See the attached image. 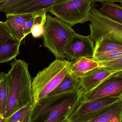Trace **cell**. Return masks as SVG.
Returning <instances> with one entry per match:
<instances>
[{
  "mask_svg": "<svg viewBox=\"0 0 122 122\" xmlns=\"http://www.w3.org/2000/svg\"><path fill=\"white\" fill-rule=\"evenodd\" d=\"M116 50H122V45L101 39L95 42L93 56Z\"/></svg>",
  "mask_w": 122,
  "mask_h": 122,
  "instance_id": "20",
  "label": "cell"
},
{
  "mask_svg": "<svg viewBox=\"0 0 122 122\" xmlns=\"http://www.w3.org/2000/svg\"><path fill=\"white\" fill-rule=\"evenodd\" d=\"M72 62L56 59L40 71L32 80L33 104L49 95L69 72Z\"/></svg>",
  "mask_w": 122,
  "mask_h": 122,
  "instance_id": "3",
  "label": "cell"
},
{
  "mask_svg": "<svg viewBox=\"0 0 122 122\" xmlns=\"http://www.w3.org/2000/svg\"><path fill=\"white\" fill-rule=\"evenodd\" d=\"M76 33L72 27L56 17L47 15L43 45L56 59L65 60L66 48Z\"/></svg>",
  "mask_w": 122,
  "mask_h": 122,
  "instance_id": "4",
  "label": "cell"
},
{
  "mask_svg": "<svg viewBox=\"0 0 122 122\" xmlns=\"http://www.w3.org/2000/svg\"><path fill=\"white\" fill-rule=\"evenodd\" d=\"M122 58V50H116L93 56V58L97 62L107 61Z\"/></svg>",
  "mask_w": 122,
  "mask_h": 122,
  "instance_id": "23",
  "label": "cell"
},
{
  "mask_svg": "<svg viewBox=\"0 0 122 122\" xmlns=\"http://www.w3.org/2000/svg\"><path fill=\"white\" fill-rule=\"evenodd\" d=\"M29 119H28V120H25L23 121H20L18 122H29Z\"/></svg>",
  "mask_w": 122,
  "mask_h": 122,
  "instance_id": "29",
  "label": "cell"
},
{
  "mask_svg": "<svg viewBox=\"0 0 122 122\" xmlns=\"http://www.w3.org/2000/svg\"><path fill=\"white\" fill-rule=\"evenodd\" d=\"M122 75V71L110 70L102 68L93 70L80 79V88L82 93L88 92L112 77Z\"/></svg>",
  "mask_w": 122,
  "mask_h": 122,
  "instance_id": "10",
  "label": "cell"
},
{
  "mask_svg": "<svg viewBox=\"0 0 122 122\" xmlns=\"http://www.w3.org/2000/svg\"><path fill=\"white\" fill-rule=\"evenodd\" d=\"M28 0H1L0 2V11L6 15H11L22 7Z\"/></svg>",
  "mask_w": 122,
  "mask_h": 122,
  "instance_id": "21",
  "label": "cell"
},
{
  "mask_svg": "<svg viewBox=\"0 0 122 122\" xmlns=\"http://www.w3.org/2000/svg\"><path fill=\"white\" fill-rule=\"evenodd\" d=\"M102 4L98 10L110 19L122 24V7L115 2H122V0H97Z\"/></svg>",
  "mask_w": 122,
  "mask_h": 122,
  "instance_id": "14",
  "label": "cell"
},
{
  "mask_svg": "<svg viewBox=\"0 0 122 122\" xmlns=\"http://www.w3.org/2000/svg\"><path fill=\"white\" fill-rule=\"evenodd\" d=\"M94 51V43L89 36L76 33L67 46L65 54L66 58L74 62L82 57L93 58Z\"/></svg>",
  "mask_w": 122,
  "mask_h": 122,
  "instance_id": "8",
  "label": "cell"
},
{
  "mask_svg": "<svg viewBox=\"0 0 122 122\" xmlns=\"http://www.w3.org/2000/svg\"><path fill=\"white\" fill-rule=\"evenodd\" d=\"M33 105V101L7 117L5 122H18L29 119Z\"/></svg>",
  "mask_w": 122,
  "mask_h": 122,
  "instance_id": "22",
  "label": "cell"
},
{
  "mask_svg": "<svg viewBox=\"0 0 122 122\" xmlns=\"http://www.w3.org/2000/svg\"><path fill=\"white\" fill-rule=\"evenodd\" d=\"M98 62L99 68L114 71H122V58Z\"/></svg>",
  "mask_w": 122,
  "mask_h": 122,
  "instance_id": "24",
  "label": "cell"
},
{
  "mask_svg": "<svg viewBox=\"0 0 122 122\" xmlns=\"http://www.w3.org/2000/svg\"><path fill=\"white\" fill-rule=\"evenodd\" d=\"M122 101L112 106L96 120L90 122H122Z\"/></svg>",
  "mask_w": 122,
  "mask_h": 122,
  "instance_id": "17",
  "label": "cell"
},
{
  "mask_svg": "<svg viewBox=\"0 0 122 122\" xmlns=\"http://www.w3.org/2000/svg\"><path fill=\"white\" fill-rule=\"evenodd\" d=\"M7 118H0V122H5V121L7 120Z\"/></svg>",
  "mask_w": 122,
  "mask_h": 122,
  "instance_id": "28",
  "label": "cell"
},
{
  "mask_svg": "<svg viewBox=\"0 0 122 122\" xmlns=\"http://www.w3.org/2000/svg\"><path fill=\"white\" fill-rule=\"evenodd\" d=\"M96 3L93 5L88 13L91 40L93 43L103 39L122 45V24L99 12L96 8Z\"/></svg>",
  "mask_w": 122,
  "mask_h": 122,
  "instance_id": "5",
  "label": "cell"
},
{
  "mask_svg": "<svg viewBox=\"0 0 122 122\" xmlns=\"http://www.w3.org/2000/svg\"><path fill=\"white\" fill-rule=\"evenodd\" d=\"M37 13L6 15L7 20L5 22L15 41L22 42L26 37L25 32V23Z\"/></svg>",
  "mask_w": 122,
  "mask_h": 122,
  "instance_id": "11",
  "label": "cell"
},
{
  "mask_svg": "<svg viewBox=\"0 0 122 122\" xmlns=\"http://www.w3.org/2000/svg\"><path fill=\"white\" fill-rule=\"evenodd\" d=\"M97 0H59L48 12L71 27L89 21V10Z\"/></svg>",
  "mask_w": 122,
  "mask_h": 122,
  "instance_id": "6",
  "label": "cell"
},
{
  "mask_svg": "<svg viewBox=\"0 0 122 122\" xmlns=\"http://www.w3.org/2000/svg\"><path fill=\"white\" fill-rule=\"evenodd\" d=\"M82 100L81 91L47 95L33 105L29 122H55L70 115Z\"/></svg>",
  "mask_w": 122,
  "mask_h": 122,
  "instance_id": "2",
  "label": "cell"
},
{
  "mask_svg": "<svg viewBox=\"0 0 122 122\" xmlns=\"http://www.w3.org/2000/svg\"><path fill=\"white\" fill-rule=\"evenodd\" d=\"M8 73L10 83V94L5 113L8 117L32 102V78L28 64L25 61L15 59L10 64Z\"/></svg>",
  "mask_w": 122,
  "mask_h": 122,
  "instance_id": "1",
  "label": "cell"
},
{
  "mask_svg": "<svg viewBox=\"0 0 122 122\" xmlns=\"http://www.w3.org/2000/svg\"><path fill=\"white\" fill-rule=\"evenodd\" d=\"M59 0H28L22 7L11 15L33 13L48 12L51 8Z\"/></svg>",
  "mask_w": 122,
  "mask_h": 122,
  "instance_id": "12",
  "label": "cell"
},
{
  "mask_svg": "<svg viewBox=\"0 0 122 122\" xmlns=\"http://www.w3.org/2000/svg\"><path fill=\"white\" fill-rule=\"evenodd\" d=\"M1 0H0V2H1Z\"/></svg>",
  "mask_w": 122,
  "mask_h": 122,
  "instance_id": "31",
  "label": "cell"
},
{
  "mask_svg": "<svg viewBox=\"0 0 122 122\" xmlns=\"http://www.w3.org/2000/svg\"><path fill=\"white\" fill-rule=\"evenodd\" d=\"M81 91L80 79L73 76L69 72L65 76L56 88L48 95H54L65 93Z\"/></svg>",
  "mask_w": 122,
  "mask_h": 122,
  "instance_id": "15",
  "label": "cell"
},
{
  "mask_svg": "<svg viewBox=\"0 0 122 122\" xmlns=\"http://www.w3.org/2000/svg\"><path fill=\"white\" fill-rule=\"evenodd\" d=\"M10 94V83L7 73H0V113L3 116L6 111Z\"/></svg>",
  "mask_w": 122,
  "mask_h": 122,
  "instance_id": "18",
  "label": "cell"
},
{
  "mask_svg": "<svg viewBox=\"0 0 122 122\" xmlns=\"http://www.w3.org/2000/svg\"><path fill=\"white\" fill-rule=\"evenodd\" d=\"M122 94V75L110 78L85 93H82L83 101L96 99Z\"/></svg>",
  "mask_w": 122,
  "mask_h": 122,
  "instance_id": "9",
  "label": "cell"
},
{
  "mask_svg": "<svg viewBox=\"0 0 122 122\" xmlns=\"http://www.w3.org/2000/svg\"><path fill=\"white\" fill-rule=\"evenodd\" d=\"M38 13H36L34 16H33L31 18L29 19L25 23V32L26 37L27 36L29 35L30 33H31V29H32V27L33 26V24H34L35 16Z\"/></svg>",
  "mask_w": 122,
  "mask_h": 122,
  "instance_id": "26",
  "label": "cell"
},
{
  "mask_svg": "<svg viewBox=\"0 0 122 122\" xmlns=\"http://www.w3.org/2000/svg\"><path fill=\"white\" fill-rule=\"evenodd\" d=\"M122 101V94L90 101L82 100L68 116V122H90L96 120L111 107Z\"/></svg>",
  "mask_w": 122,
  "mask_h": 122,
  "instance_id": "7",
  "label": "cell"
},
{
  "mask_svg": "<svg viewBox=\"0 0 122 122\" xmlns=\"http://www.w3.org/2000/svg\"><path fill=\"white\" fill-rule=\"evenodd\" d=\"M12 41L14 40L6 22L0 21V46Z\"/></svg>",
  "mask_w": 122,
  "mask_h": 122,
  "instance_id": "25",
  "label": "cell"
},
{
  "mask_svg": "<svg viewBox=\"0 0 122 122\" xmlns=\"http://www.w3.org/2000/svg\"><path fill=\"white\" fill-rule=\"evenodd\" d=\"M4 118L3 117V116L2 115V114L0 113V118Z\"/></svg>",
  "mask_w": 122,
  "mask_h": 122,
  "instance_id": "30",
  "label": "cell"
},
{
  "mask_svg": "<svg viewBox=\"0 0 122 122\" xmlns=\"http://www.w3.org/2000/svg\"><path fill=\"white\" fill-rule=\"evenodd\" d=\"M68 115H65L61 117L60 119H58L57 121L55 122H68L67 120V117Z\"/></svg>",
  "mask_w": 122,
  "mask_h": 122,
  "instance_id": "27",
  "label": "cell"
},
{
  "mask_svg": "<svg viewBox=\"0 0 122 122\" xmlns=\"http://www.w3.org/2000/svg\"><path fill=\"white\" fill-rule=\"evenodd\" d=\"M98 68V62L93 58L82 57L72 62L69 72L75 77L80 79L88 72Z\"/></svg>",
  "mask_w": 122,
  "mask_h": 122,
  "instance_id": "13",
  "label": "cell"
},
{
  "mask_svg": "<svg viewBox=\"0 0 122 122\" xmlns=\"http://www.w3.org/2000/svg\"><path fill=\"white\" fill-rule=\"evenodd\" d=\"M21 42L12 41L0 46V63L11 61L20 54Z\"/></svg>",
  "mask_w": 122,
  "mask_h": 122,
  "instance_id": "16",
  "label": "cell"
},
{
  "mask_svg": "<svg viewBox=\"0 0 122 122\" xmlns=\"http://www.w3.org/2000/svg\"><path fill=\"white\" fill-rule=\"evenodd\" d=\"M46 13L40 12L35 16L34 24L31 30L32 36L34 38H39L43 36L47 19Z\"/></svg>",
  "mask_w": 122,
  "mask_h": 122,
  "instance_id": "19",
  "label": "cell"
}]
</instances>
